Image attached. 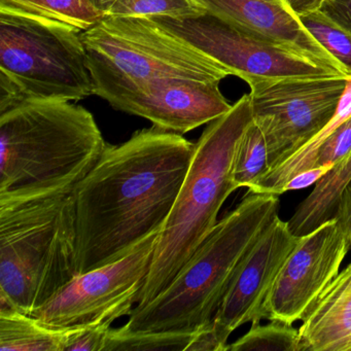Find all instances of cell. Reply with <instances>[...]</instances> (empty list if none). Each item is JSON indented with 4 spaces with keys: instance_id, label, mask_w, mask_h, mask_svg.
Here are the masks:
<instances>
[{
    "instance_id": "7",
    "label": "cell",
    "mask_w": 351,
    "mask_h": 351,
    "mask_svg": "<svg viewBox=\"0 0 351 351\" xmlns=\"http://www.w3.org/2000/svg\"><path fill=\"white\" fill-rule=\"evenodd\" d=\"M81 32L0 9V71L29 99L77 101L95 94Z\"/></svg>"
},
{
    "instance_id": "22",
    "label": "cell",
    "mask_w": 351,
    "mask_h": 351,
    "mask_svg": "<svg viewBox=\"0 0 351 351\" xmlns=\"http://www.w3.org/2000/svg\"><path fill=\"white\" fill-rule=\"evenodd\" d=\"M227 351H303L299 330L280 320L267 324L254 322L247 332L232 344Z\"/></svg>"
},
{
    "instance_id": "23",
    "label": "cell",
    "mask_w": 351,
    "mask_h": 351,
    "mask_svg": "<svg viewBox=\"0 0 351 351\" xmlns=\"http://www.w3.org/2000/svg\"><path fill=\"white\" fill-rule=\"evenodd\" d=\"M306 29L342 65L351 77V34L326 17L320 10L300 15Z\"/></svg>"
},
{
    "instance_id": "16",
    "label": "cell",
    "mask_w": 351,
    "mask_h": 351,
    "mask_svg": "<svg viewBox=\"0 0 351 351\" xmlns=\"http://www.w3.org/2000/svg\"><path fill=\"white\" fill-rule=\"evenodd\" d=\"M349 117H351V77L347 80L346 89L341 98L338 110L330 122L307 143L269 168L250 189H247L248 192L274 194L277 196L281 195L282 186L295 174L314 167L316 158L322 145Z\"/></svg>"
},
{
    "instance_id": "21",
    "label": "cell",
    "mask_w": 351,
    "mask_h": 351,
    "mask_svg": "<svg viewBox=\"0 0 351 351\" xmlns=\"http://www.w3.org/2000/svg\"><path fill=\"white\" fill-rule=\"evenodd\" d=\"M269 169L266 139L254 120L238 143L233 163V180L238 189H250Z\"/></svg>"
},
{
    "instance_id": "17",
    "label": "cell",
    "mask_w": 351,
    "mask_h": 351,
    "mask_svg": "<svg viewBox=\"0 0 351 351\" xmlns=\"http://www.w3.org/2000/svg\"><path fill=\"white\" fill-rule=\"evenodd\" d=\"M350 182L351 151L334 164L300 203L289 221L291 232L304 236L335 219L341 197Z\"/></svg>"
},
{
    "instance_id": "10",
    "label": "cell",
    "mask_w": 351,
    "mask_h": 351,
    "mask_svg": "<svg viewBox=\"0 0 351 351\" xmlns=\"http://www.w3.org/2000/svg\"><path fill=\"white\" fill-rule=\"evenodd\" d=\"M149 18L247 84L273 77L341 75L308 57L250 36L208 12L186 18Z\"/></svg>"
},
{
    "instance_id": "2",
    "label": "cell",
    "mask_w": 351,
    "mask_h": 351,
    "mask_svg": "<svg viewBox=\"0 0 351 351\" xmlns=\"http://www.w3.org/2000/svg\"><path fill=\"white\" fill-rule=\"evenodd\" d=\"M106 147L93 114L83 106L25 100L0 114V202L73 191Z\"/></svg>"
},
{
    "instance_id": "30",
    "label": "cell",
    "mask_w": 351,
    "mask_h": 351,
    "mask_svg": "<svg viewBox=\"0 0 351 351\" xmlns=\"http://www.w3.org/2000/svg\"><path fill=\"white\" fill-rule=\"evenodd\" d=\"M291 9L297 15L309 13V12L319 10L324 0H287Z\"/></svg>"
},
{
    "instance_id": "6",
    "label": "cell",
    "mask_w": 351,
    "mask_h": 351,
    "mask_svg": "<svg viewBox=\"0 0 351 351\" xmlns=\"http://www.w3.org/2000/svg\"><path fill=\"white\" fill-rule=\"evenodd\" d=\"M81 38L95 95L112 106L159 80L221 82L233 75L149 17L104 16Z\"/></svg>"
},
{
    "instance_id": "11",
    "label": "cell",
    "mask_w": 351,
    "mask_h": 351,
    "mask_svg": "<svg viewBox=\"0 0 351 351\" xmlns=\"http://www.w3.org/2000/svg\"><path fill=\"white\" fill-rule=\"evenodd\" d=\"M350 250L348 235L336 219L301 236L269 293L265 319L289 324L303 320L339 274Z\"/></svg>"
},
{
    "instance_id": "25",
    "label": "cell",
    "mask_w": 351,
    "mask_h": 351,
    "mask_svg": "<svg viewBox=\"0 0 351 351\" xmlns=\"http://www.w3.org/2000/svg\"><path fill=\"white\" fill-rule=\"evenodd\" d=\"M110 326L75 328L65 351H104Z\"/></svg>"
},
{
    "instance_id": "24",
    "label": "cell",
    "mask_w": 351,
    "mask_h": 351,
    "mask_svg": "<svg viewBox=\"0 0 351 351\" xmlns=\"http://www.w3.org/2000/svg\"><path fill=\"white\" fill-rule=\"evenodd\" d=\"M205 12L195 0H118L106 16L186 18Z\"/></svg>"
},
{
    "instance_id": "4",
    "label": "cell",
    "mask_w": 351,
    "mask_h": 351,
    "mask_svg": "<svg viewBox=\"0 0 351 351\" xmlns=\"http://www.w3.org/2000/svg\"><path fill=\"white\" fill-rule=\"evenodd\" d=\"M252 122V102L245 94L203 131L135 307L147 305L171 285L217 225L223 203L238 190L233 180L234 157Z\"/></svg>"
},
{
    "instance_id": "9",
    "label": "cell",
    "mask_w": 351,
    "mask_h": 351,
    "mask_svg": "<svg viewBox=\"0 0 351 351\" xmlns=\"http://www.w3.org/2000/svg\"><path fill=\"white\" fill-rule=\"evenodd\" d=\"M161 232L152 234L121 260L77 275L30 315L57 330L110 326L118 318L130 315L149 275Z\"/></svg>"
},
{
    "instance_id": "8",
    "label": "cell",
    "mask_w": 351,
    "mask_h": 351,
    "mask_svg": "<svg viewBox=\"0 0 351 351\" xmlns=\"http://www.w3.org/2000/svg\"><path fill=\"white\" fill-rule=\"evenodd\" d=\"M348 79L344 75H307L256 80L248 84L252 120L266 139L269 168L330 122Z\"/></svg>"
},
{
    "instance_id": "13",
    "label": "cell",
    "mask_w": 351,
    "mask_h": 351,
    "mask_svg": "<svg viewBox=\"0 0 351 351\" xmlns=\"http://www.w3.org/2000/svg\"><path fill=\"white\" fill-rule=\"evenodd\" d=\"M221 82L164 79L149 85L112 108L147 119L154 126L184 134L209 124L231 110L221 90Z\"/></svg>"
},
{
    "instance_id": "26",
    "label": "cell",
    "mask_w": 351,
    "mask_h": 351,
    "mask_svg": "<svg viewBox=\"0 0 351 351\" xmlns=\"http://www.w3.org/2000/svg\"><path fill=\"white\" fill-rule=\"evenodd\" d=\"M29 99L11 77L0 71V114Z\"/></svg>"
},
{
    "instance_id": "14",
    "label": "cell",
    "mask_w": 351,
    "mask_h": 351,
    "mask_svg": "<svg viewBox=\"0 0 351 351\" xmlns=\"http://www.w3.org/2000/svg\"><path fill=\"white\" fill-rule=\"evenodd\" d=\"M205 11L265 42L312 59L349 77L342 65L306 29L287 0H195Z\"/></svg>"
},
{
    "instance_id": "27",
    "label": "cell",
    "mask_w": 351,
    "mask_h": 351,
    "mask_svg": "<svg viewBox=\"0 0 351 351\" xmlns=\"http://www.w3.org/2000/svg\"><path fill=\"white\" fill-rule=\"evenodd\" d=\"M320 11L351 34V0H324Z\"/></svg>"
},
{
    "instance_id": "31",
    "label": "cell",
    "mask_w": 351,
    "mask_h": 351,
    "mask_svg": "<svg viewBox=\"0 0 351 351\" xmlns=\"http://www.w3.org/2000/svg\"><path fill=\"white\" fill-rule=\"evenodd\" d=\"M90 3L104 16L110 14L118 0H89Z\"/></svg>"
},
{
    "instance_id": "28",
    "label": "cell",
    "mask_w": 351,
    "mask_h": 351,
    "mask_svg": "<svg viewBox=\"0 0 351 351\" xmlns=\"http://www.w3.org/2000/svg\"><path fill=\"white\" fill-rule=\"evenodd\" d=\"M334 164L316 166V167L311 168V169L299 172L282 186L281 194L289 192V191L302 190V189H306L312 186V184H315L334 166Z\"/></svg>"
},
{
    "instance_id": "1",
    "label": "cell",
    "mask_w": 351,
    "mask_h": 351,
    "mask_svg": "<svg viewBox=\"0 0 351 351\" xmlns=\"http://www.w3.org/2000/svg\"><path fill=\"white\" fill-rule=\"evenodd\" d=\"M195 149L182 134L156 126L106 145L71 193L77 274L121 260L163 230Z\"/></svg>"
},
{
    "instance_id": "5",
    "label": "cell",
    "mask_w": 351,
    "mask_h": 351,
    "mask_svg": "<svg viewBox=\"0 0 351 351\" xmlns=\"http://www.w3.org/2000/svg\"><path fill=\"white\" fill-rule=\"evenodd\" d=\"M71 193L0 202V306L30 315L79 275Z\"/></svg>"
},
{
    "instance_id": "15",
    "label": "cell",
    "mask_w": 351,
    "mask_h": 351,
    "mask_svg": "<svg viewBox=\"0 0 351 351\" xmlns=\"http://www.w3.org/2000/svg\"><path fill=\"white\" fill-rule=\"evenodd\" d=\"M302 322L303 351H351V283L337 275Z\"/></svg>"
},
{
    "instance_id": "12",
    "label": "cell",
    "mask_w": 351,
    "mask_h": 351,
    "mask_svg": "<svg viewBox=\"0 0 351 351\" xmlns=\"http://www.w3.org/2000/svg\"><path fill=\"white\" fill-rule=\"evenodd\" d=\"M300 238L289 221L273 217L240 264L209 326L215 350L227 351L230 335L240 326L265 319V303Z\"/></svg>"
},
{
    "instance_id": "18",
    "label": "cell",
    "mask_w": 351,
    "mask_h": 351,
    "mask_svg": "<svg viewBox=\"0 0 351 351\" xmlns=\"http://www.w3.org/2000/svg\"><path fill=\"white\" fill-rule=\"evenodd\" d=\"M73 330L50 328L15 308L0 306L1 351H65Z\"/></svg>"
},
{
    "instance_id": "3",
    "label": "cell",
    "mask_w": 351,
    "mask_h": 351,
    "mask_svg": "<svg viewBox=\"0 0 351 351\" xmlns=\"http://www.w3.org/2000/svg\"><path fill=\"white\" fill-rule=\"evenodd\" d=\"M277 195L247 193L217 221L171 285L147 305L133 308L131 332H198L210 326L240 264L273 217Z\"/></svg>"
},
{
    "instance_id": "29",
    "label": "cell",
    "mask_w": 351,
    "mask_h": 351,
    "mask_svg": "<svg viewBox=\"0 0 351 351\" xmlns=\"http://www.w3.org/2000/svg\"><path fill=\"white\" fill-rule=\"evenodd\" d=\"M335 219L346 232L351 243V182L343 192Z\"/></svg>"
},
{
    "instance_id": "20",
    "label": "cell",
    "mask_w": 351,
    "mask_h": 351,
    "mask_svg": "<svg viewBox=\"0 0 351 351\" xmlns=\"http://www.w3.org/2000/svg\"><path fill=\"white\" fill-rule=\"evenodd\" d=\"M200 332H131L123 326L110 328L104 351H191Z\"/></svg>"
},
{
    "instance_id": "19",
    "label": "cell",
    "mask_w": 351,
    "mask_h": 351,
    "mask_svg": "<svg viewBox=\"0 0 351 351\" xmlns=\"http://www.w3.org/2000/svg\"><path fill=\"white\" fill-rule=\"evenodd\" d=\"M0 9L64 24L80 32L104 17L89 0H0Z\"/></svg>"
}]
</instances>
